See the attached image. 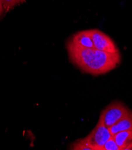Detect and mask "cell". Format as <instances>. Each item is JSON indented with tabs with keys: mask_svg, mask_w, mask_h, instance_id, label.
I'll use <instances>...</instances> for the list:
<instances>
[{
	"mask_svg": "<svg viewBox=\"0 0 132 150\" xmlns=\"http://www.w3.org/2000/svg\"><path fill=\"white\" fill-rule=\"evenodd\" d=\"M111 137L108 128L105 126L100 116L97 125L92 132L85 138L78 141L91 148L92 150H102V148Z\"/></svg>",
	"mask_w": 132,
	"mask_h": 150,
	"instance_id": "cell-2",
	"label": "cell"
},
{
	"mask_svg": "<svg viewBox=\"0 0 132 150\" xmlns=\"http://www.w3.org/2000/svg\"><path fill=\"white\" fill-rule=\"evenodd\" d=\"M71 41L81 46L88 48H95L94 42L88 32V30L79 31L73 35L70 39Z\"/></svg>",
	"mask_w": 132,
	"mask_h": 150,
	"instance_id": "cell-6",
	"label": "cell"
},
{
	"mask_svg": "<svg viewBox=\"0 0 132 150\" xmlns=\"http://www.w3.org/2000/svg\"><path fill=\"white\" fill-rule=\"evenodd\" d=\"M131 112V111L126 107L122 102L115 101L110 103L105 109L102 111L100 116L103 120L105 126L109 128L126 117Z\"/></svg>",
	"mask_w": 132,
	"mask_h": 150,
	"instance_id": "cell-3",
	"label": "cell"
},
{
	"mask_svg": "<svg viewBox=\"0 0 132 150\" xmlns=\"http://www.w3.org/2000/svg\"><path fill=\"white\" fill-rule=\"evenodd\" d=\"M124 150H132V142L129 144L125 148Z\"/></svg>",
	"mask_w": 132,
	"mask_h": 150,
	"instance_id": "cell-12",
	"label": "cell"
},
{
	"mask_svg": "<svg viewBox=\"0 0 132 150\" xmlns=\"http://www.w3.org/2000/svg\"><path fill=\"white\" fill-rule=\"evenodd\" d=\"M4 11V7H3V0H0V16H1L2 13Z\"/></svg>",
	"mask_w": 132,
	"mask_h": 150,
	"instance_id": "cell-11",
	"label": "cell"
},
{
	"mask_svg": "<svg viewBox=\"0 0 132 150\" xmlns=\"http://www.w3.org/2000/svg\"><path fill=\"white\" fill-rule=\"evenodd\" d=\"M111 136L121 131H132V111L120 121L108 128Z\"/></svg>",
	"mask_w": 132,
	"mask_h": 150,
	"instance_id": "cell-5",
	"label": "cell"
},
{
	"mask_svg": "<svg viewBox=\"0 0 132 150\" xmlns=\"http://www.w3.org/2000/svg\"><path fill=\"white\" fill-rule=\"evenodd\" d=\"M95 49L111 53L119 52V49L114 41L107 34L97 29H89Z\"/></svg>",
	"mask_w": 132,
	"mask_h": 150,
	"instance_id": "cell-4",
	"label": "cell"
},
{
	"mask_svg": "<svg viewBox=\"0 0 132 150\" xmlns=\"http://www.w3.org/2000/svg\"><path fill=\"white\" fill-rule=\"evenodd\" d=\"M70 61L82 72L99 76L114 69L121 61L120 52L111 53L95 48H88L71 41L67 42Z\"/></svg>",
	"mask_w": 132,
	"mask_h": 150,
	"instance_id": "cell-1",
	"label": "cell"
},
{
	"mask_svg": "<svg viewBox=\"0 0 132 150\" xmlns=\"http://www.w3.org/2000/svg\"><path fill=\"white\" fill-rule=\"evenodd\" d=\"M25 0H3V7L5 11H8L17 5L22 4Z\"/></svg>",
	"mask_w": 132,
	"mask_h": 150,
	"instance_id": "cell-8",
	"label": "cell"
},
{
	"mask_svg": "<svg viewBox=\"0 0 132 150\" xmlns=\"http://www.w3.org/2000/svg\"><path fill=\"white\" fill-rule=\"evenodd\" d=\"M102 150H120V148L117 145L113 137L111 136L102 148Z\"/></svg>",
	"mask_w": 132,
	"mask_h": 150,
	"instance_id": "cell-9",
	"label": "cell"
},
{
	"mask_svg": "<svg viewBox=\"0 0 132 150\" xmlns=\"http://www.w3.org/2000/svg\"><path fill=\"white\" fill-rule=\"evenodd\" d=\"M71 149L75 150H92V149L86 145L80 142L78 140L76 141L74 144H73L71 146Z\"/></svg>",
	"mask_w": 132,
	"mask_h": 150,
	"instance_id": "cell-10",
	"label": "cell"
},
{
	"mask_svg": "<svg viewBox=\"0 0 132 150\" xmlns=\"http://www.w3.org/2000/svg\"><path fill=\"white\" fill-rule=\"evenodd\" d=\"M112 137L117 145L120 148V150H124L132 142V131H121L117 133Z\"/></svg>",
	"mask_w": 132,
	"mask_h": 150,
	"instance_id": "cell-7",
	"label": "cell"
}]
</instances>
